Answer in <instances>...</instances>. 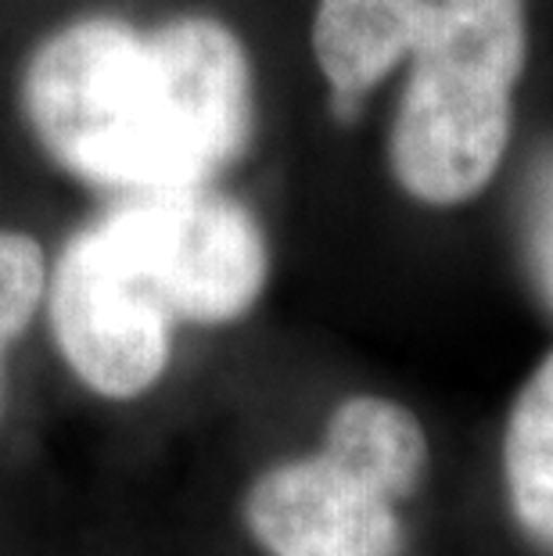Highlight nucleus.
Listing matches in <instances>:
<instances>
[{
    "label": "nucleus",
    "mask_w": 553,
    "mask_h": 556,
    "mask_svg": "<svg viewBox=\"0 0 553 556\" xmlns=\"http://www.w3.org/2000/svg\"><path fill=\"white\" fill-rule=\"evenodd\" d=\"M18 98L58 169L123 198L213 187L255 137L252 58L209 15L68 22L33 47Z\"/></svg>",
    "instance_id": "1"
},
{
    "label": "nucleus",
    "mask_w": 553,
    "mask_h": 556,
    "mask_svg": "<svg viewBox=\"0 0 553 556\" xmlns=\"http://www.w3.org/2000/svg\"><path fill=\"white\" fill-rule=\"evenodd\" d=\"M310 40L341 119L406 65L388 129L406 198L456 208L492 184L528 62L525 0H316Z\"/></svg>",
    "instance_id": "2"
},
{
    "label": "nucleus",
    "mask_w": 553,
    "mask_h": 556,
    "mask_svg": "<svg viewBox=\"0 0 553 556\" xmlns=\"http://www.w3.org/2000/svg\"><path fill=\"white\" fill-rule=\"evenodd\" d=\"M431 448L403 402L352 395L327 417L321 453L266 467L244 492V528L269 556H399V506Z\"/></svg>",
    "instance_id": "3"
},
{
    "label": "nucleus",
    "mask_w": 553,
    "mask_h": 556,
    "mask_svg": "<svg viewBox=\"0 0 553 556\" xmlns=\"http://www.w3.org/2000/svg\"><path fill=\"white\" fill-rule=\"evenodd\" d=\"M104 223L176 324H234L263 299L266 233L249 205L216 187L126 194Z\"/></svg>",
    "instance_id": "4"
},
{
    "label": "nucleus",
    "mask_w": 553,
    "mask_h": 556,
    "mask_svg": "<svg viewBox=\"0 0 553 556\" xmlns=\"http://www.w3.org/2000/svg\"><path fill=\"white\" fill-rule=\"evenodd\" d=\"M51 330L79 381L104 399H140L173 359L176 319L101 219L73 233L47 277Z\"/></svg>",
    "instance_id": "5"
},
{
    "label": "nucleus",
    "mask_w": 553,
    "mask_h": 556,
    "mask_svg": "<svg viewBox=\"0 0 553 556\" xmlns=\"http://www.w3.org/2000/svg\"><path fill=\"white\" fill-rule=\"evenodd\" d=\"M503 481L517 528L553 556V352L536 366L511 406Z\"/></svg>",
    "instance_id": "6"
},
{
    "label": "nucleus",
    "mask_w": 553,
    "mask_h": 556,
    "mask_svg": "<svg viewBox=\"0 0 553 556\" xmlns=\"http://www.w3.org/2000/svg\"><path fill=\"white\" fill-rule=\"evenodd\" d=\"M47 252L26 230H0V395H4V356L37 316L47 299Z\"/></svg>",
    "instance_id": "7"
},
{
    "label": "nucleus",
    "mask_w": 553,
    "mask_h": 556,
    "mask_svg": "<svg viewBox=\"0 0 553 556\" xmlns=\"http://www.w3.org/2000/svg\"><path fill=\"white\" fill-rule=\"evenodd\" d=\"M525 263L553 305V155L532 176V191L525 201Z\"/></svg>",
    "instance_id": "8"
}]
</instances>
